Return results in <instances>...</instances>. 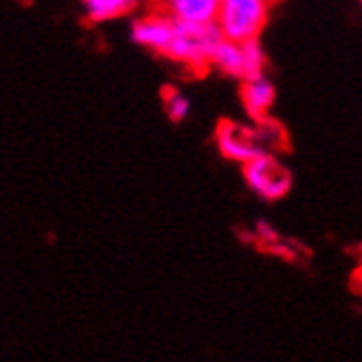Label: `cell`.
Instances as JSON below:
<instances>
[{
	"mask_svg": "<svg viewBox=\"0 0 362 362\" xmlns=\"http://www.w3.org/2000/svg\"><path fill=\"white\" fill-rule=\"evenodd\" d=\"M270 5V0H218L216 27L233 42L255 40L268 23Z\"/></svg>",
	"mask_w": 362,
	"mask_h": 362,
	"instance_id": "6da1fadb",
	"label": "cell"
},
{
	"mask_svg": "<svg viewBox=\"0 0 362 362\" xmlns=\"http://www.w3.org/2000/svg\"><path fill=\"white\" fill-rule=\"evenodd\" d=\"M220 31L213 25H189L174 23V35L165 55L178 64H185L189 71L204 73L211 66V51L220 40Z\"/></svg>",
	"mask_w": 362,
	"mask_h": 362,
	"instance_id": "7a4b0ae2",
	"label": "cell"
},
{
	"mask_svg": "<svg viewBox=\"0 0 362 362\" xmlns=\"http://www.w3.org/2000/svg\"><path fill=\"white\" fill-rule=\"evenodd\" d=\"M248 187L266 200L284 198L292 187V174L276 160L274 154H255L244 163Z\"/></svg>",
	"mask_w": 362,
	"mask_h": 362,
	"instance_id": "3957f363",
	"label": "cell"
},
{
	"mask_svg": "<svg viewBox=\"0 0 362 362\" xmlns=\"http://www.w3.org/2000/svg\"><path fill=\"white\" fill-rule=\"evenodd\" d=\"M216 141L224 158L242 163V165L255 154H259L252 139V130L248 125H242L238 121H220L216 130Z\"/></svg>",
	"mask_w": 362,
	"mask_h": 362,
	"instance_id": "277c9868",
	"label": "cell"
},
{
	"mask_svg": "<svg viewBox=\"0 0 362 362\" xmlns=\"http://www.w3.org/2000/svg\"><path fill=\"white\" fill-rule=\"evenodd\" d=\"M172 35H174V20L163 9L139 18L132 25V40L154 53L165 55L169 42H172Z\"/></svg>",
	"mask_w": 362,
	"mask_h": 362,
	"instance_id": "5b68a950",
	"label": "cell"
},
{
	"mask_svg": "<svg viewBox=\"0 0 362 362\" xmlns=\"http://www.w3.org/2000/svg\"><path fill=\"white\" fill-rule=\"evenodd\" d=\"M160 9L174 23L213 25L218 13V0H160Z\"/></svg>",
	"mask_w": 362,
	"mask_h": 362,
	"instance_id": "8992f818",
	"label": "cell"
},
{
	"mask_svg": "<svg viewBox=\"0 0 362 362\" xmlns=\"http://www.w3.org/2000/svg\"><path fill=\"white\" fill-rule=\"evenodd\" d=\"M242 103L246 115L257 121L270 115L272 103H274V86L270 83V79H266L264 75L259 77H248L242 83Z\"/></svg>",
	"mask_w": 362,
	"mask_h": 362,
	"instance_id": "52a82bcc",
	"label": "cell"
},
{
	"mask_svg": "<svg viewBox=\"0 0 362 362\" xmlns=\"http://www.w3.org/2000/svg\"><path fill=\"white\" fill-rule=\"evenodd\" d=\"M252 130V139L255 145H257L259 154H279L284 150H288V132L284 123L274 121L270 115L264 119H257L255 125L250 127Z\"/></svg>",
	"mask_w": 362,
	"mask_h": 362,
	"instance_id": "ba28073f",
	"label": "cell"
},
{
	"mask_svg": "<svg viewBox=\"0 0 362 362\" xmlns=\"http://www.w3.org/2000/svg\"><path fill=\"white\" fill-rule=\"evenodd\" d=\"M211 66L220 69L226 75L242 77V42L220 37L211 51Z\"/></svg>",
	"mask_w": 362,
	"mask_h": 362,
	"instance_id": "9c48e42d",
	"label": "cell"
},
{
	"mask_svg": "<svg viewBox=\"0 0 362 362\" xmlns=\"http://www.w3.org/2000/svg\"><path fill=\"white\" fill-rule=\"evenodd\" d=\"M83 7L93 23H108L132 13L139 7V0H83Z\"/></svg>",
	"mask_w": 362,
	"mask_h": 362,
	"instance_id": "30bf717a",
	"label": "cell"
},
{
	"mask_svg": "<svg viewBox=\"0 0 362 362\" xmlns=\"http://www.w3.org/2000/svg\"><path fill=\"white\" fill-rule=\"evenodd\" d=\"M266 69V53L262 49L259 37L242 42V79L259 77Z\"/></svg>",
	"mask_w": 362,
	"mask_h": 362,
	"instance_id": "8fae6325",
	"label": "cell"
},
{
	"mask_svg": "<svg viewBox=\"0 0 362 362\" xmlns=\"http://www.w3.org/2000/svg\"><path fill=\"white\" fill-rule=\"evenodd\" d=\"M163 103H165V110H167L169 119L176 121V123H180L189 115V101H187V97H182L178 90L169 88V86L163 90Z\"/></svg>",
	"mask_w": 362,
	"mask_h": 362,
	"instance_id": "7c38bea8",
	"label": "cell"
},
{
	"mask_svg": "<svg viewBox=\"0 0 362 362\" xmlns=\"http://www.w3.org/2000/svg\"><path fill=\"white\" fill-rule=\"evenodd\" d=\"M270 3H276V0H270Z\"/></svg>",
	"mask_w": 362,
	"mask_h": 362,
	"instance_id": "4fadbf2b",
	"label": "cell"
}]
</instances>
